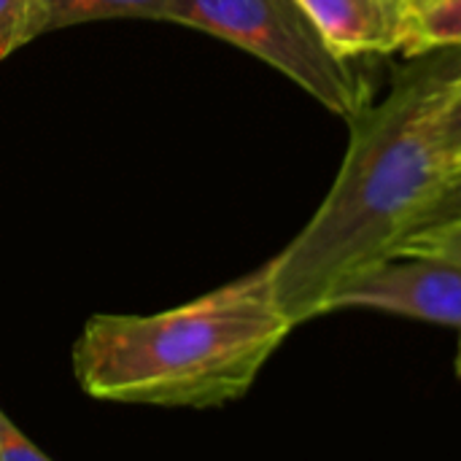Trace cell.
Segmentation results:
<instances>
[{"mask_svg": "<svg viewBox=\"0 0 461 461\" xmlns=\"http://www.w3.org/2000/svg\"><path fill=\"white\" fill-rule=\"evenodd\" d=\"M0 461H51L0 411Z\"/></svg>", "mask_w": 461, "mask_h": 461, "instance_id": "12", "label": "cell"}, {"mask_svg": "<svg viewBox=\"0 0 461 461\" xmlns=\"http://www.w3.org/2000/svg\"><path fill=\"white\" fill-rule=\"evenodd\" d=\"M438 135L446 157L454 162L461 157V73L451 84L440 111H438Z\"/></svg>", "mask_w": 461, "mask_h": 461, "instance_id": "10", "label": "cell"}, {"mask_svg": "<svg viewBox=\"0 0 461 461\" xmlns=\"http://www.w3.org/2000/svg\"><path fill=\"white\" fill-rule=\"evenodd\" d=\"M461 73V49L413 54L386 97L359 111L340 173L300 235L267 262L284 316L300 327L327 316L335 292L392 257L451 159L438 135V111Z\"/></svg>", "mask_w": 461, "mask_h": 461, "instance_id": "1", "label": "cell"}, {"mask_svg": "<svg viewBox=\"0 0 461 461\" xmlns=\"http://www.w3.org/2000/svg\"><path fill=\"white\" fill-rule=\"evenodd\" d=\"M461 49V0H427L416 14L411 54Z\"/></svg>", "mask_w": 461, "mask_h": 461, "instance_id": "7", "label": "cell"}, {"mask_svg": "<svg viewBox=\"0 0 461 461\" xmlns=\"http://www.w3.org/2000/svg\"><path fill=\"white\" fill-rule=\"evenodd\" d=\"M41 35L100 19H154L167 22L176 0H35Z\"/></svg>", "mask_w": 461, "mask_h": 461, "instance_id": "6", "label": "cell"}, {"mask_svg": "<svg viewBox=\"0 0 461 461\" xmlns=\"http://www.w3.org/2000/svg\"><path fill=\"white\" fill-rule=\"evenodd\" d=\"M397 251H427V254L448 257V259H454V262L461 265V224L416 235V238L405 240Z\"/></svg>", "mask_w": 461, "mask_h": 461, "instance_id": "11", "label": "cell"}, {"mask_svg": "<svg viewBox=\"0 0 461 461\" xmlns=\"http://www.w3.org/2000/svg\"><path fill=\"white\" fill-rule=\"evenodd\" d=\"M167 22L251 51L348 122L370 105L359 70L327 43L300 0H176Z\"/></svg>", "mask_w": 461, "mask_h": 461, "instance_id": "3", "label": "cell"}, {"mask_svg": "<svg viewBox=\"0 0 461 461\" xmlns=\"http://www.w3.org/2000/svg\"><path fill=\"white\" fill-rule=\"evenodd\" d=\"M419 3H421V0H419Z\"/></svg>", "mask_w": 461, "mask_h": 461, "instance_id": "15", "label": "cell"}, {"mask_svg": "<svg viewBox=\"0 0 461 461\" xmlns=\"http://www.w3.org/2000/svg\"><path fill=\"white\" fill-rule=\"evenodd\" d=\"M338 311H378L461 332V265L427 251H397L348 278L327 308Z\"/></svg>", "mask_w": 461, "mask_h": 461, "instance_id": "4", "label": "cell"}, {"mask_svg": "<svg viewBox=\"0 0 461 461\" xmlns=\"http://www.w3.org/2000/svg\"><path fill=\"white\" fill-rule=\"evenodd\" d=\"M456 373H459V378H461V338H459V351H456Z\"/></svg>", "mask_w": 461, "mask_h": 461, "instance_id": "13", "label": "cell"}, {"mask_svg": "<svg viewBox=\"0 0 461 461\" xmlns=\"http://www.w3.org/2000/svg\"><path fill=\"white\" fill-rule=\"evenodd\" d=\"M292 330L262 265L170 311L92 316L73 346V375L103 402L216 408L254 386Z\"/></svg>", "mask_w": 461, "mask_h": 461, "instance_id": "2", "label": "cell"}, {"mask_svg": "<svg viewBox=\"0 0 461 461\" xmlns=\"http://www.w3.org/2000/svg\"><path fill=\"white\" fill-rule=\"evenodd\" d=\"M421 3H427V0H421ZM421 3H419V5H421Z\"/></svg>", "mask_w": 461, "mask_h": 461, "instance_id": "14", "label": "cell"}, {"mask_svg": "<svg viewBox=\"0 0 461 461\" xmlns=\"http://www.w3.org/2000/svg\"><path fill=\"white\" fill-rule=\"evenodd\" d=\"M41 35L35 0H0V59Z\"/></svg>", "mask_w": 461, "mask_h": 461, "instance_id": "9", "label": "cell"}, {"mask_svg": "<svg viewBox=\"0 0 461 461\" xmlns=\"http://www.w3.org/2000/svg\"><path fill=\"white\" fill-rule=\"evenodd\" d=\"M327 43L346 59L408 51L419 0H300Z\"/></svg>", "mask_w": 461, "mask_h": 461, "instance_id": "5", "label": "cell"}, {"mask_svg": "<svg viewBox=\"0 0 461 461\" xmlns=\"http://www.w3.org/2000/svg\"><path fill=\"white\" fill-rule=\"evenodd\" d=\"M454 224H461V157L448 165L443 181L438 184L432 197L419 211V216H416V221H413L405 240H411L416 235H424V232L443 230V227H454Z\"/></svg>", "mask_w": 461, "mask_h": 461, "instance_id": "8", "label": "cell"}]
</instances>
